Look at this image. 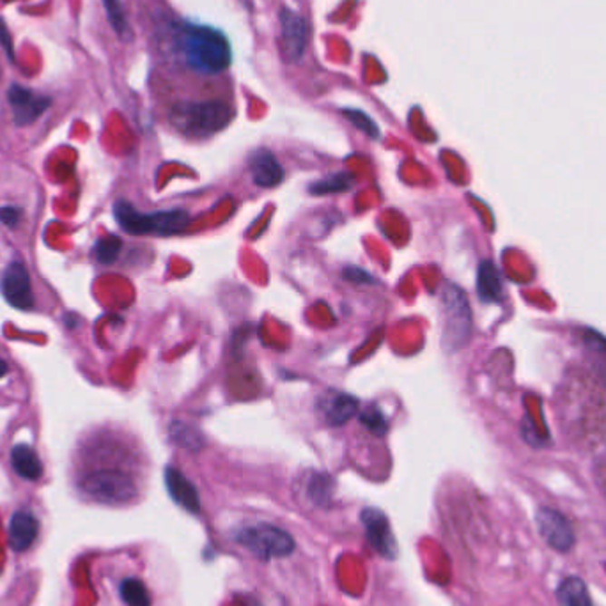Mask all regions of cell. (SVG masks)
Masks as SVG:
<instances>
[{
  "mask_svg": "<svg viewBox=\"0 0 606 606\" xmlns=\"http://www.w3.org/2000/svg\"><path fill=\"white\" fill-rule=\"evenodd\" d=\"M351 178L349 174H334L328 178H323L316 183H312L308 190L312 195H328V193H339L351 187Z\"/></svg>",
  "mask_w": 606,
  "mask_h": 606,
  "instance_id": "603a6c76",
  "label": "cell"
},
{
  "mask_svg": "<svg viewBox=\"0 0 606 606\" xmlns=\"http://www.w3.org/2000/svg\"><path fill=\"white\" fill-rule=\"evenodd\" d=\"M358 418L376 436H383L386 433V429H388V422H386L385 414L381 412L378 405H371L369 408H366Z\"/></svg>",
  "mask_w": 606,
  "mask_h": 606,
  "instance_id": "d4e9b609",
  "label": "cell"
},
{
  "mask_svg": "<svg viewBox=\"0 0 606 606\" xmlns=\"http://www.w3.org/2000/svg\"><path fill=\"white\" fill-rule=\"evenodd\" d=\"M11 464L15 472L25 481H38L43 475V464L33 447L20 444L11 451Z\"/></svg>",
  "mask_w": 606,
  "mask_h": 606,
  "instance_id": "2e32d148",
  "label": "cell"
},
{
  "mask_svg": "<svg viewBox=\"0 0 606 606\" xmlns=\"http://www.w3.org/2000/svg\"><path fill=\"white\" fill-rule=\"evenodd\" d=\"M7 100L13 111V121L16 126L31 124L43 114L50 105L52 100L46 96L34 94L31 89H25L22 85H11L7 93Z\"/></svg>",
  "mask_w": 606,
  "mask_h": 606,
  "instance_id": "8fae6325",
  "label": "cell"
},
{
  "mask_svg": "<svg viewBox=\"0 0 606 606\" xmlns=\"http://www.w3.org/2000/svg\"><path fill=\"white\" fill-rule=\"evenodd\" d=\"M103 4H105V9H107L109 22L117 33V36L124 39L130 38V27H128V20H126L121 0H103Z\"/></svg>",
  "mask_w": 606,
  "mask_h": 606,
  "instance_id": "cb8c5ba5",
  "label": "cell"
},
{
  "mask_svg": "<svg viewBox=\"0 0 606 606\" xmlns=\"http://www.w3.org/2000/svg\"><path fill=\"white\" fill-rule=\"evenodd\" d=\"M250 174L258 187L271 189L282 181L284 169L271 152L259 150L250 156Z\"/></svg>",
  "mask_w": 606,
  "mask_h": 606,
  "instance_id": "9a60e30c",
  "label": "cell"
},
{
  "mask_svg": "<svg viewBox=\"0 0 606 606\" xmlns=\"http://www.w3.org/2000/svg\"><path fill=\"white\" fill-rule=\"evenodd\" d=\"M444 310V347L449 353L464 347L472 336V310L461 288L447 282L442 288Z\"/></svg>",
  "mask_w": 606,
  "mask_h": 606,
  "instance_id": "277c9868",
  "label": "cell"
},
{
  "mask_svg": "<svg viewBox=\"0 0 606 606\" xmlns=\"http://www.w3.org/2000/svg\"><path fill=\"white\" fill-rule=\"evenodd\" d=\"M537 529L546 541L557 552H569L574 544V532L571 529L568 520L557 513L555 509L541 507L535 514Z\"/></svg>",
  "mask_w": 606,
  "mask_h": 606,
  "instance_id": "30bf717a",
  "label": "cell"
},
{
  "mask_svg": "<svg viewBox=\"0 0 606 606\" xmlns=\"http://www.w3.org/2000/svg\"><path fill=\"white\" fill-rule=\"evenodd\" d=\"M342 277L346 280L353 282V284H362V286L364 284H375V277L369 271H366V269H362L358 266H347V268H344L342 269Z\"/></svg>",
  "mask_w": 606,
  "mask_h": 606,
  "instance_id": "4316f807",
  "label": "cell"
},
{
  "mask_svg": "<svg viewBox=\"0 0 606 606\" xmlns=\"http://www.w3.org/2000/svg\"><path fill=\"white\" fill-rule=\"evenodd\" d=\"M308 39V29L302 16L293 9L280 13V50L288 63H300Z\"/></svg>",
  "mask_w": 606,
  "mask_h": 606,
  "instance_id": "9c48e42d",
  "label": "cell"
},
{
  "mask_svg": "<svg viewBox=\"0 0 606 606\" xmlns=\"http://www.w3.org/2000/svg\"><path fill=\"white\" fill-rule=\"evenodd\" d=\"M169 435L176 445L187 451H199L204 445V436L200 435V431L195 425L183 422V420H174L171 424Z\"/></svg>",
  "mask_w": 606,
  "mask_h": 606,
  "instance_id": "d6986e66",
  "label": "cell"
},
{
  "mask_svg": "<svg viewBox=\"0 0 606 606\" xmlns=\"http://www.w3.org/2000/svg\"><path fill=\"white\" fill-rule=\"evenodd\" d=\"M502 279L496 266L490 261H483L477 273V293L484 302H500L502 298Z\"/></svg>",
  "mask_w": 606,
  "mask_h": 606,
  "instance_id": "e0dca14e",
  "label": "cell"
},
{
  "mask_svg": "<svg viewBox=\"0 0 606 606\" xmlns=\"http://www.w3.org/2000/svg\"><path fill=\"white\" fill-rule=\"evenodd\" d=\"M171 122L190 137H208L224 130L232 119V109L228 103L211 102H187L176 103L171 111Z\"/></svg>",
  "mask_w": 606,
  "mask_h": 606,
  "instance_id": "7a4b0ae2",
  "label": "cell"
},
{
  "mask_svg": "<svg viewBox=\"0 0 606 606\" xmlns=\"http://www.w3.org/2000/svg\"><path fill=\"white\" fill-rule=\"evenodd\" d=\"M342 114H344V117H346L347 121H351L358 130H362L366 135H369L371 139H378V124H376L369 115L366 114V112H362V111H353V109H346V111H342Z\"/></svg>",
  "mask_w": 606,
  "mask_h": 606,
  "instance_id": "484cf974",
  "label": "cell"
},
{
  "mask_svg": "<svg viewBox=\"0 0 606 606\" xmlns=\"http://www.w3.org/2000/svg\"><path fill=\"white\" fill-rule=\"evenodd\" d=\"M22 220V211L18 208L7 206V208H0V222L7 228H16Z\"/></svg>",
  "mask_w": 606,
  "mask_h": 606,
  "instance_id": "83f0119b",
  "label": "cell"
},
{
  "mask_svg": "<svg viewBox=\"0 0 606 606\" xmlns=\"http://www.w3.org/2000/svg\"><path fill=\"white\" fill-rule=\"evenodd\" d=\"M80 488L89 498L107 505H122L137 496V486L122 470L100 468L85 474L80 481Z\"/></svg>",
  "mask_w": 606,
  "mask_h": 606,
  "instance_id": "5b68a950",
  "label": "cell"
},
{
  "mask_svg": "<svg viewBox=\"0 0 606 606\" xmlns=\"http://www.w3.org/2000/svg\"><path fill=\"white\" fill-rule=\"evenodd\" d=\"M121 247H122L121 238L112 236V234L105 236V238H102V239L96 241V245H94V258L102 265H112L115 259H117L119 252H121Z\"/></svg>",
  "mask_w": 606,
  "mask_h": 606,
  "instance_id": "7402d4cb",
  "label": "cell"
},
{
  "mask_svg": "<svg viewBox=\"0 0 606 606\" xmlns=\"http://www.w3.org/2000/svg\"><path fill=\"white\" fill-rule=\"evenodd\" d=\"M115 222L119 228L130 234H152V236H172L187 229L190 215L183 210L142 213L135 210L128 200H117L114 204Z\"/></svg>",
  "mask_w": 606,
  "mask_h": 606,
  "instance_id": "3957f363",
  "label": "cell"
},
{
  "mask_svg": "<svg viewBox=\"0 0 606 606\" xmlns=\"http://www.w3.org/2000/svg\"><path fill=\"white\" fill-rule=\"evenodd\" d=\"M557 600L561 606H594L591 601L587 585L576 576H569L561 583L557 591Z\"/></svg>",
  "mask_w": 606,
  "mask_h": 606,
  "instance_id": "ac0fdd59",
  "label": "cell"
},
{
  "mask_svg": "<svg viewBox=\"0 0 606 606\" xmlns=\"http://www.w3.org/2000/svg\"><path fill=\"white\" fill-rule=\"evenodd\" d=\"M119 592L122 601L128 606H152V596L146 585L137 578L122 580Z\"/></svg>",
  "mask_w": 606,
  "mask_h": 606,
  "instance_id": "ffe728a7",
  "label": "cell"
},
{
  "mask_svg": "<svg viewBox=\"0 0 606 606\" xmlns=\"http://www.w3.org/2000/svg\"><path fill=\"white\" fill-rule=\"evenodd\" d=\"M234 541L261 561L289 557L297 546L291 533L268 523L243 527L234 533Z\"/></svg>",
  "mask_w": 606,
  "mask_h": 606,
  "instance_id": "8992f818",
  "label": "cell"
},
{
  "mask_svg": "<svg viewBox=\"0 0 606 606\" xmlns=\"http://www.w3.org/2000/svg\"><path fill=\"white\" fill-rule=\"evenodd\" d=\"M165 486L171 498L181 505L185 511L197 514L200 511V498L195 486L190 483L189 479L176 468H167L165 470Z\"/></svg>",
  "mask_w": 606,
  "mask_h": 606,
  "instance_id": "4fadbf2b",
  "label": "cell"
},
{
  "mask_svg": "<svg viewBox=\"0 0 606 606\" xmlns=\"http://www.w3.org/2000/svg\"><path fill=\"white\" fill-rule=\"evenodd\" d=\"M360 520L366 529L367 541L371 542L375 552L383 559L396 561L399 555V544L385 513H381L376 507H367L360 513Z\"/></svg>",
  "mask_w": 606,
  "mask_h": 606,
  "instance_id": "52a82bcc",
  "label": "cell"
},
{
  "mask_svg": "<svg viewBox=\"0 0 606 606\" xmlns=\"http://www.w3.org/2000/svg\"><path fill=\"white\" fill-rule=\"evenodd\" d=\"M358 406L360 403L357 397L342 392H330L325 399H321L319 410L327 424L342 425L358 414Z\"/></svg>",
  "mask_w": 606,
  "mask_h": 606,
  "instance_id": "7c38bea8",
  "label": "cell"
},
{
  "mask_svg": "<svg viewBox=\"0 0 606 606\" xmlns=\"http://www.w3.org/2000/svg\"><path fill=\"white\" fill-rule=\"evenodd\" d=\"M0 289L5 302L18 310H29L34 307V293L27 268L22 263H9L2 273Z\"/></svg>",
  "mask_w": 606,
  "mask_h": 606,
  "instance_id": "ba28073f",
  "label": "cell"
},
{
  "mask_svg": "<svg viewBox=\"0 0 606 606\" xmlns=\"http://www.w3.org/2000/svg\"><path fill=\"white\" fill-rule=\"evenodd\" d=\"M174 46L193 72L204 75H219L228 70L232 59L228 38L204 25L178 24L174 27Z\"/></svg>",
  "mask_w": 606,
  "mask_h": 606,
  "instance_id": "6da1fadb",
  "label": "cell"
},
{
  "mask_svg": "<svg viewBox=\"0 0 606 606\" xmlns=\"http://www.w3.org/2000/svg\"><path fill=\"white\" fill-rule=\"evenodd\" d=\"M308 498L321 507H327L334 494V479L327 474H314L307 486Z\"/></svg>",
  "mask_w": 606,
  "mask_h": 606,
  "instance_id": "44dd1931",
  "label": "cell"
},
{
  "mask_svg": "<svg viewBox=\"0 0 606 606\" xmlns=\"http://www.w3.org/2000/svg\"><path fill=\"white\" fill-rule=\"evenodd\" d=\"M0 44L4 46V50L7 52V55H9V59H13L15 55V50H13V43H11V36H9V33H7V29H5V25H4V20L0 18Z\"/></svg>",
  "mask_w": 606,
  "mask_h": 606,
  "instance_id": "f1b7e54d",
  "label": "cell"
},
{
  "mask_svg": "<svg viewBox=\"0 0 606 606\" xmlns=\"http://www.w3.org/2000/svg\"><path fill=\"white\" fill-rule=\"evenodd\" d=\"M39 533V522L27 511H18L13 514L9 523V546L15 552L29 550Z\"/></svg>",
  "mask_w": 606,
  "mask_h": 606,
  "instance_id": "5bb4252c",
  "label": "cell"
},
{
  "mask_svg": "<svg viewBox=\"0 0 606 606\" xmlns=\"http://www.w3.org/2000/svg\"><path fill=\"white\" fill-rule=\"evenodd\" d=\"M7 371H9V366L0 358V379L4 378L5 375H7Z\"/></svg>",
  "mask_w": 606,
  "mask_h": 606,
  "instance_id": "f546056e",
  "label": "cell"
}]
</instances>
